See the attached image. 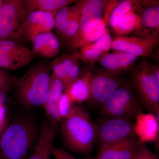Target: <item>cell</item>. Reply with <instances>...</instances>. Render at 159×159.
Here are the masks:
<instances>
[{"label":"cell","mask_w":159,"mask_h":159,"mask_svg":"<svg viewBox=\"0 0 159 159\" xmlns=\"http://www.w3.org/2000/svg\"><path fill=\"white\" fill-rule=\"evenodd\" d=\"M61 130L64 145L67 150L84 157L90 156L96 143L97 129L85 109L74 106L63 119Z\"/></svg>","instance_id":"obj_1"},{"label":"cell","mask_w":159,"mask_h":159,"mask_svg":"<svg viewBox=\"0 0 159 159\" xmlns=\"http://www.w3.org/2000/svg\"><path fill=\"white\" fill-rule=\"evenodd\" d=\"M37 132V123L32 117L15 119L0 137V159H27Z\"/></svg>","instance_id":"obj_2"},{"label":"cell","mask_w":159,"mask_h":159,"mask_svg":"<svg viewBox=\"0 0 159 159\" xmlns=\"http://www.w3.org/2000/svg\"><path fill=\"white\" fill-rule=\"evenodd\" d=\"M51 63L34 64L22 77L14 79L13 86L19 102L25 107L43 105L51 78Z\"/></svg>","instance_id":"obj_3"},{"label":"cell","mask_w":159,"mask_h":159,"mask_svg":"<svg viewBox=\"0 0 159 159\" xmlns=\"http://www.w3.org/2000/svg\"><path fill=\"white\" fill-rule=\"evenodd\" d=\"M28 15L25 1H6L0 8V40H21Z\"/></svg>","instance_id":"obj_4"},{"label":"cell","mask_w":159,"mask_h":159,"mask_svg":"<svg viewBox=\"0 0 159 159\" xmlns=\"http://www.w3.org/2000/svg\"><path fill=\"white\" fill-rule=\"evenodd\" d=\"M105 117L132 119L141 112L140 102L128 86L121 85L101 105Z\"/></svg>","instance_id":"obj_5"},{"label":"cell","mask_w":159,"mask_h":159,"mask_svg":"<svg viewBox=\"0 0 159 159\" xmlns=\"http://www.w3.org/2000/svg\"><path fill=\"white\" fill-rule=\"evenodd\" d=\"M96 125L99 150L135 136L131 119L106 117Z\"/></svg>","instance_id":"obj_6"},{"label":"cell","mask_w":159,"mask_h":159,"mask_svg":"<svg viewBox=\"0 0 159 159\" xmlns=\"http://www.w3.org/2000/svg\"><path fill=\"white\" fill-rule=\"evenodd\" d=\"M134 81L144 105L159 119V80L153 66L146 62L139 66L134 74Z\"/></svg>","instance_id":"obj_7"},{"label":"cell","mask_w":159,"mask_h":159,"mask_svg":"<svg viewBox=\"0 0 159 159\" xmlns=\"http://www.w3.org/2000/svg\"><path fill=\"white\" fill-rule=\"evenodd\" d=\"M159 31H155L144 37L117 36L112 42L111 49L135 55L146 57L152 53L158 45Z\"/></svg>","instance_id":"obj_8"},{"label":"cell","mask_w":159,"mask_h":159,"mask_svg":"<svg viewBox=\"0 0 159 159\" xmlns=\"http://www.w3.org/2000/svg\"><path fill=\"white\" fill-rule=\"evenodd\" d=\"M122 82L115 74L109 72H100L92 76L90 87V105L98 107L102 105L117 89Z\"/></svg>","instance_id":"obj_9"},{"label":"cell","mask_w":159,"mask_h":159,"mask_svg":"<svg viewBox=\"0 0 159 159\" xmlns=\"http://www.w3.org/2000/svg\"><path fill=\"white\" fill-rule=\"evenodd\" d=\"M55 28V16L48 11H35L28 15L23 29V37L33 42L41 33L51 32Z\"/></svg>","instance_id":"obj_10"},{"label":"cell","mask_w":159,"mask_h":159,"mask_svg":"<svg viewBox=\"0 0 159 159\" xmlns=\"http://www.w3.org/2000/svg\"><path fill=\"white\" fill-rule=\"evenodd\" d=\"M57 132L56 125L48 119H45L41 125L34 150L26 159H51V147Z\"/></svg>","instance_id":"obj_11"},{"label":"cell","mask_w":159,"mask_h":159,"mask_svg":"<svg viewBox=\"0 0 159 159\" xmlns=\"http://www.w3.org/2000/svg\"><path fill=\"white\" fill-rule=\"evenodd\" d=\"M135 119L134 132L140 144L157 142L158 140L159 119L154 114L141 112L137 115Z\"/></svg>","instance_id":"obj_12"},{"label":"cell","mask_w":159,"mask_h":159,"mask_svg":"<svg viewBox=\"0 0 159 159\" xmlns=\"http://www.w3.org/2000/svg\"><path fill=\"white\" fill-rule=\"evenodd\" d=\"M140 144L138 138L134 136L99 150L95 155L81 159H131Z\"/></svg>","instance_id":"obj_13"},{"label":"cell","mask_w":159,"mask_h":159,"mask_svg":"<svg viewBox=\"0 0 159 159\" xmlns=\"http://www.w3.org/2000/svg\"><path fill=\"white\" fill-rule=\"evenodd\" d=\"M64 90L62 83L51 74L48 89L43 106L45 110L48 119L55 125L57 122L61 121L57 106Z\"/></svg>","instance_id":"obj_14"},{"label":"cell","mask_w":159,"mask_h":159,"mask_svg":"<svg viewBox=\"0 0 159 159\" xmlns=\"http://www.w3.org/2000/svg\"><path fill=\"white\" fill-rule=\"evenodd\" d=\"M138 58L135 55L117 51L114 53L106 54L99 60L100 65L111 74H116L125 71L133 65Z\"/></svg>","instance_id":"obj_15"},{"label":"cell","mask_w":159,"mask_h":159,"mask_svg":"<svg viewBox=\"0 0 159 159\" xmlns=\"http://www.w3.org/2000/svg\"><path fill=\"white\" fill-rule=\"evenodd\" d=\"M32 43V51L35 56L51 58L57 55L60 50L59 40L52 31L38 34Z\"/></svg>","instance_id":"obj_16"},{"label":"cell","mask_w":159,"mask_h":159,"mask_svg":"<svg viewBox=\"0 0 159 159\" xmlns=\"http://www.w3.org/2000/svg\"><path fill=\"white\" fill-rule=\"evenodd\" d=\"M107 2L102 0L85 1L81 10L79 29L75 35L80 34L89 26L102 19Z\"/></svg>","instance_id":"obj_17"},{"label":"cell","mask_w":159,"mask_h":159,"mask_svg":"<svg viewBox=\"0 0 159 159\" xmlns=\"http://www.w3.org/2000/svg\"><path fill=\"white\" fill-rule=\"evenodd\" d=\"M107 25L103 19L92 24L80 34L71 39V45L74 49H80L95 42L104 33L108 32Z\"/></svg>","instance_id":"obj_18"},{"label":"cell","mask_w":159,"mask_h":159,"mask_svg":"<svg viewBox=\"0 0 159 159\" xmlns=\"http://www.w3.org/2000/svg\"><path fill=\"white\" fill-rule=\"evenodd\" d=\"M92 77V74L88 73L82 77H78L65 90L72 102L82 103L89 100L90 96V83Z\"/></svg>","instance_id":"obj_19"},{"label":"cell","mask_w":159,"mask_h":159,"mask_svg":"<svg viewBox=\"0 0 159 159\" xmlns=\"http://www.w3.org/2000/svg\"><path fill=\"white\" fill-rule=\"evenodd\" d=\"M74 2L71 0H26L25 5L28 14L35 11H48L55 17L59 9L70 5Z\"/></svg>","instance_id":"obj_20"},{"label":"cell","mask_w":159,"mask_h":159,"mask_svg":"<svg viewBox=\"0 0 159 159\" xmlns=\"http://www.w3.org/2000/svg\"><path fill=\"white\" fill-rule=\"evenodd\" d=\"M141 26V16L133 9L119 20L113 29L118 36H123L140 29Z\"/></svg>","instance_id":"obj_21"},{"label":"cell","mask_w":159,"mask_h":159,"mask_svg":"<svg viewBox=\"0 0 159 159\" xmlns=\"http://www.w3.org/2000/svg\"><path fill=\"white\" fill-rule=\"evenodd\" d=\"M76 61L73 56L65 55L51 63V75L62 83L64 90L67 87L68 73Z\"/></svg>","instance_id":"obj_22"},{"label":"cell","mask_w":159,"mask_h":159,"mask_svg":"<svg viewBox=\"0 0 159 159\" xmlns=\"http://www.w3.org/2000/svg\"><path fill=\"white\" fill-rule=\"evenodd\" d=\"M85 1H80L72 6L61 7L57 11L55 17V28L58 32L62 34L67 27L74 14L83 6Z\"/></svg>","instance_id":"obj_23"},{"label":"cell","mask_w":159,"mask_h":159,"mask_svg":"<svg viewBox=\"0 0 159 159\" xmlns=\"http://www.w3.org/2000/svg\"><path fill=\"white\" fill-rule=\"evenodd\" d=\"M107 52L102 49L97 41L80 49L79 52L75 53L73 57L76 59H80L90 63L97 61Z\"/></svg>","instance_id":"obj_24"},{"label":"cell","mask_w":159,"mask_h":159,"mask_svg":"<svg viewBox=\"0 0 159 159\" xmlns=\"http://www.w3.org/2000/svg\"><path fill=\"white\" fill-rule=\"evenodd\" d=\"M0 55L20 57L34 55L30 49L9 40H0Z\"/></svg>","instance_id":"obj_25"},{"label":"cell","mask_w":159,"mask_h":159,"mask_svg":"<svg viewBox=\"0 0 159 159\" xmlns=\"http://www.w3.org/2000/svg\"><path fill=\"white\" fill-rule=\"evenodd\" d=\"M35 57L34 55L20 57L0 55V68L16 70L29 64Z\"/></svg>","instance_id":"obj_26"},{"label":"cell","mask_w":159,"mask_h":159,"mask_svg":"<svg viewBox=\"0 0 159 159\" xmlns=\"http://www.w3.org/2000/svg\"><path fill=\"white\" fill-rule=\"evenodd\" d=\"M141 21L142 25L144 27L159 31V3L148 6L144 10L141 16Z\"/></svg>","instance_id":"obj_27"},{"label":"cell","mask_w":159,"mask_h":159,"mask_svg":"<svg viewBox=\"0 0 159 159\" xmlns=\"http://www.w3.org/2000/svg\"><path fill=\"white\" fill-rule=\"evenodd\" d=\"M134 1L125 0L121 2L116 7L112 12L110 17L109 23L112 28H114L119 20L126 13L133 9Z\"/></svg>","instance_id":"obj_28"},{"label":"cell","mask_w":159,"mask_h":159,"mask_svg":"<svg viewBox=\"0 0 159 159\" xmlns=\"http://www.w3.org/2000/svg\"><path fill=\"white\" fill-rule=\"evenodd\" d=\"M82 9V7L74 14L67 27L61 34L66 38L72 39L78 32L80 26V16Z\"/></svg>","instance_id":"obj_29"},{"label":"cell","mask_w":159,"mask_h":159,"mask_svg":"<svg viewBox=\"0 0 159 159\" xmlns=\"http://www.w3.org/2000/svg\"><path fill=\"white\" fill-rule=\"evenodd\" d=\"M73 102L65 93H63L58 102L57 111L60 118L63 119L68 115L73 108Z\"/></svg>","instance_id":"obj_30"},{"label":"cell","mask_w":159,"mask_h":159,"mask_svg":"<svg viewBox=\"0 0 159 159\" xmlns=\"http://www.w3.org/2000/svg\"><path fill=\"white\" fill-rule=\"evenodd\" d=\"M131 159H159L155 154L150 150L145 144H140Z\"/></svg>","instance_id":"obj_31"},{"label":"cell","mask_w":159,"mask_h":159,"mask_svg":"<svg viewBox=\"0 0 159 159\" xmlns=\"http://www.w3.org/2000/svg\"><path fill=\"white\" fill-rule=\"evenodd\" d=\"M14 78L0 68V92L6 94L13 86Z\"/></svg>","instance_id":"obj_32"},{"label":"cell","mask_w":159,"mask_h":159,"mask_svg":"<svg viewBox=\"0 0 159 159\" xmlns=\"http://www.w3.org/2000/svg\"><path fill=\"white\" fill-rule=\"evenodd\" d=\"M51 153L54 159H78L67 151L64 148H58L54 145L51 147Z\"/></svg>","instance_id":"obj_33"},{"label":"cell","mask_w":159,"mask_h":159,"mask_svg":"<svg viewBox=\"0 0 159 159\" xmlns=\"http://www.w3.org/2000/svg\"><path fill=\"white\" fill-rule=\"evenodd\" d=\"M80 74V66L79 63L77 61L74 63L72 67L70 69L67 74L68 87L71 84L75 81L79 77ZM65 89V90H66Z\"/></svg>","instance_id":"obj_34"},{"label":"cell","mask_w":159,"mask_h":159,"mask_svg":"<svg viewBox=\"0 0 159 159\" xmlns=\"http://www.w3.org/2000/svg\"><path fill=\"white\" fill-rule=\"evenodd\" d=\"M121 2V1H109L107 3L105 10H104V16L102 18L107 25L109 23L110 17L112 12Z\"/></svg>","instance_id":"obj_35"},{"label":"cell","mask_w":159,"mask_h":159,"mask_svg":"<svg viewBox=\"0 0 159 159\" xmlns=\"http://www.w3.org/2000/svg\"><path fill=\"white\" fill-rule=\"evenodd\" d=\"M6 112L5 106H0V124L6 122Z\"/></svg>","instance_id":"obj_36"},{"label":"cell","mask_w":159,"mask_h":159,"mask_svg":"<svg viewBox=\"0 0 159 159\" xmlns=\"http://www.w3.org/2000/svg\"><path fill=\"white\" fill-rule=\"evenodd\" d=\"M7 101V94L0 92V106H5Z\"/></svg>","instance_id":"obj_37"},{"label":"cell","mask_w":159,"mask_h":159,"mask_svg":"<svg viewBox=\"0 0 159 159\" xmlns=\"http://www.w3.org/2000/svg\"><path fill=\"white\" fill-rule=\"evenodd\" d=\"M6 1H4V0H0V8L3 6V4L5 3Z\"/></svg>","instance_id":"obj_38"}]
</instances>
